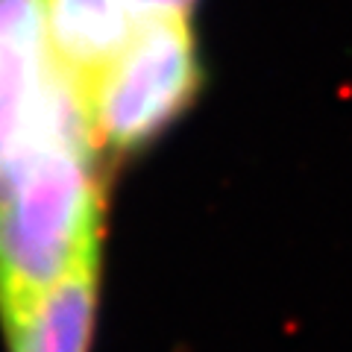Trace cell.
<instances>
[{
  "mask_svg": "<svg viewBox=\"0 0 352 352\" xmlns=\"http://www.w3.org/2000/svg\"><path fill=\"white\" fill-rule=\"evenodd\" d=\"M191 15L150 12L85 100L97 144L129 153L159 138L200 91Z\"/></svg>",
  "mask_w": 352,
  "mask_h": 352,
  "instance_id": "7a4b0ae2",
  "label": "cell"
},
{
  "mask_svg": "<svg viewBox=\"0 0 352 352\" xmlns=\"http://www.w3.org/2000/svg\"><path fill=\"white\" fill-rule=\"evenodd\" d=\"M97 138L65 85L38 147L0 197V317L12 332L80 261L97 256Z\"/></svg>",
  "mask_w": 352,
  "mask_h": 352,
  "instance_id": "6da1fadb",
  "label": "cell"
},
{
  "mask_svg": "<svg viewBox=\"0 0 352 352\" xmlns=\"http://www.w3.org/2000/svg\"><path fill=\"white\" fill-rule=\"evenodd\" d=\"M97 300V256H88L44 294L18 329L9 332L15 352H88Z\"/></svg>",
  "mask_w": 352,
  "mask_h": 352,
  "instance_id": "5b68a950",
  "label": "cell"
},
{
  "mask_svg": "<svg viewBox=\"0 0 352 352\" xmlns=\"http://www.w3.org/2000/svg\"><path fill=\"white\" fill-rule=\"evenodd\" d=\"M65 85L44 36L41 0H0V197L44 138Z\"/></svg>",
  "mask_w": 352,
  "mask_h": 352,
  "instance_id": "3957f363",
  "label": "cell"
},
{
  "mask_svg": "<svg viewBox=\"0 0 352 352\" xmlns=\"http://www.w3.org/2000/svg\"><path fill=\"white\" fill-rule=\"evenodd\" d=\"M135 6L138 15H150V12H185L191 15V9L197 0H129Z\"/></svg>",
  "mask_w": 352,
  "mask_h": 352,
  "instance_id": "8992f818",
  "label": "cell"
},
{
  "mask_svg": "<svg viewBox=\"0 0 352 352\" xmlns=\"http://www.w3.org/2000/svg\"><path fill=\"white\" fill-rule=\"evenodd\" d=\"M41 18L53 65L85 109L141 15L129 0H41Z\"/></svg>",
  "mask_w": 352,
  "mask_h": 352,
  "instance_id": "277c9868",
  "label": "cell"
}]
</instances>
